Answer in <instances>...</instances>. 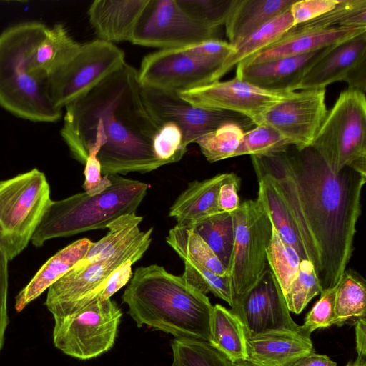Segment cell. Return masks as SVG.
<instances>
[{
  "label": "cell",
  "instance_id": "obj_1",
  "mask_svg": "<svg viewBox=\"0 0 366 366\" xmlns=\"http://www.w3.org/2000/svg\"><path fill=\"white\" fill-rule=\"evenodd\" d=\"M257 199L281 239L314 265L322 290L336 286L350 261L366 174L332 172L312 147L251 155Z\"/></svg>",
  "mask_w": 366,
  "mask_h": 366
},
{
  "label": "cell",
  "instance_id": "obj_2",
  "mask_svg": "<svg viewBox=\"0 0 366 366\" xmlns=\"http://www.w3.org/2000/svg\"><path fill=\"white\" fill-rule=\"evenodd\" d=\"M162 126L142 97L137 69L126 61L89 92L65 107L61 136L71 157L84 164L89 149L103 175L147 173L167 164L152 143Z\"/></svg>",
  "mask_w": 366,
  "mask_h": 366
},
{
  "label": "cell",
  "instance_id": "obj_3",
  "mask_svg": "<svg viewBox=\"0 0 366 366\" xmlns=\"http://www.w3.org/2000/svg\"><path fill=\"white\" fill-rule=\"evenodd\" d=\"M122 300L138 327L145 325L176 338L210 341L213 305L208 297L162 266L137 268Z\"/></svg>",
  "mask_w": 366,
  "mask_h": 366
},
{
  "label": "cell",
  "instance_id": "obj_4",
  "mask_svg": "<svg viewBox=\"0 0 366 366\" xmlns=\"http://www.w3.org/2000/svg\"><path fill=\"white\" fill-rule=\"evenodd\" d=\"M48 28L39 21L14 25L0 34V106L35 122H56L62 109L50 99L47 78L31 69V54Z\"/></svg>",
  "mask_w": 366,
  "mask_h": 366
},
{
  "label": "cell",
  "instance_id": "obj_5",
  "mask_svg": "<svg viewBox=\"0 0 366 366\" xmlns=\"http://www.w3.org/2000/svg\"><path fill=\"white\" fill-rule=\"evenodd\" d=\"M109 177L112 184L98 194L84 192L51 200L32 236L33 245L39 247L51 239L105 229L122 215L136 214L149 184L119 175Z\"/></svg>",
  "mask_w": 366,
  "mask_h": 366
},
{
  "label": "cell",
  "instance_id": "obj_6",
  "mask_svg": "<svg viewBox=\"0 0 366 366\" xmlns=\"http://www.w3.org/2000/svg\"><path fill=\"white\" fill-rule=\"evenodd\" d=\"M310 147L334 173L350 167L366 174L365 94L342 91L327 111Z\"/></svg>",
  "mask_w": 366,
  "mask_h": 366
},
{
  "label": "cell",
  "instance_id": "obj_7",
  "mask_svg": "<svg viewBox=\"0 0 366 366\" xmlns=\"http://www.w3.org/2000/svg\"><path fill=\"white\" fill-rule=\"evenodd\" d=\"M51 201L46 177L36 168L0 181V252L8 261L27 247Z\"/></svg>",
  "mask_w": 366,
  "mask_h": 366
},
{
  "label": "cell",
  "instance_id": "obj_8",
  "mask_svg": "<svg viewBox=\"0 0 366 366\" xmlns=\"http://www.w3.org/2000/svg\"><path fill=\"white\" fill-rule=\"evenodd\" d=\"M153 227L114 257L89 264L78 263L48 289L45 305L54 319L72 315L95 302L107 278L127 261L139 260L152 242Z\"/></svg>",
  "mask_w": 366,
  "mask_h": 366
},
{
  "label": "cell",
  "instance_id": "obj_9",
  "mask_svg": "<svg viewBox=\"0 0 366 366\" xmlns=\"http://www.w3.org/2000/svg\"><path fill=\"white\" fill-rule=\"evenodd\" d=\"M125 62L114 44L96 39L79 44L74 52L47 77L48 93L58 108L85 94Z\"/></svg>",
  "mask_w": 366,
  "mask_h": 366
},
{
  "label": "cell",
  "instance_id": "obj_10",
  "mask_svg": "<svg viewBox=\"0 0 366 366\" xmlns=\"http://www.w3.org/2000/svg\"><path fill=\"white\" fill-rule=\"evenodd\" d=\"M122 315L111 298L93 302L72 315L54 319V344L75 358L97 357L113 347Z\"/></svg>",
  "mask_w": 366,
  "mask_h": 366
},
{
  "label": "cell",
  "instance_id": "obj_11",
  "mask_svg": "<svg viewBox=\"0 0 366 366\" xmlns=\"http://www.w3.org/2000/svg\"><path fill=\"white\" fill-rule=\"evenodd\" d=\"M233 216L234 244L229 274L235 298L247 292L263 274L273 226L257 199L242 202Z\"/></svg>",
  "mask_w": 366,
  "mask_h": 366
},
{
  "label": "cell",
  "instance_id": "obj_12",
  "mask_svg": "<svg viewBox=\"0 0 366 366\" xmlns=\"http://www.w3.org/2000/svg\"><path fill=\"white\" fill-rule=\"evenodd\" d=\"M217 30L192 19L177 0H149L130 42L161 49H181L216 39Z\"/></svg>",
  "mask_w": 366,
  "mask_h": 366
},
{
  "label": "cell",
  "instance_id": "obj_13",
  "mask_svg": "<svg viewBox=\"0 0 366 366\" xmlns=\"http://www.w3.org/2000/svg\"><path fill=\"white\" fill-rule=\"evenodd\" d=\"M142 94L159 125L173 122L180 128L185 147L226 124H237L244 132L255 125L249 118L236 112L194 107L177 92L142 86Z\"/></svg>",
  "mask_w": 366,
  "mask_h": 366
},
{
  "label": "cell",
  "instance_id": "obj_14",
  "mask_svg": "<svg viewBox=\"0 0 366 366\" xmlns=\"http://www.w3.org/2000/svg\"><path fill=\"white\" fill-rule=\"evenodd\" d=\"M222 64L195 57L184 48L160 49L144 57L138 79L142 86L180 93L217 81Z\"/></svg>",
  "mask_w": 366,
  "mask_h": 366
},
{
  "label": "cell",
  "instance_id": "obj_15",
  "mask_svg": "<svg viewBox=\"0 0 366 366\" xmlns=\"http://www.w3.org/2000/svg\"><path fill=\"white\" fill-rule=\"evenodd\" d=\"M292 92L262 89L235 76L182 92L179 95L196 107L242 114L256 126L265 113Z\"/></svg>",
  "mask_w": 366,
  "mask_h": 366
},
{
  "label": "cell",
  "instance_id": "obj_16",
  "mask_svg": "<svg viewBox=\"0 0 366 366\" xmlns=\"http://www.w3.org/2000/svg\"><path fill=\"white\" fill-rule=\"evenodd\" d=\"M230 310L242 320L247 339L267 331L301 327L292 320L284 294L267 264L257 283L234 298Z\"/></svg>",
  "mask_w": 366,
  "mask_h": 366
},
{
  "label": "cell",
  "instance_id": "obj_17",
  "mask_svg": "<svg viewBox=\"0 0 366 366\" xmlns=\"http://www.w3.org/2000/svg\"><path fill=\"white\" fill-rule=\"evenodd\" d=\"M327 113L325 88L301 90L272 107L259 124L272 127L302 149L311 146Z\"/></svg>",
  "mask_w": 366,
  "mask_h": 366
},
{
  "label": "cell",
  "instance_id": "obj_18",
  "mask_svg": "<svg viewBox=\"0 0 366 366\" xmlns=\"http://www.w3.org/2000/svg\"><path fill=\"white\" fill-rule=\"evenodd\" d=\"M342 81L349 89L365 94L366 32L334 45L307 71L296 90L326 88Z\"/></svg>",
  "mask_w": 366,
  "mask_h": 366
},
{
  "label": "cell",
  "instance_id": "obj_19",
  "mask_svg": "<svg viewBox=\"0 0 366 366\" xmlns=\"http://www.w3.org/2000/svg\"><path fill=\"white\" fill-rule=\"evenodd\" d=\"M333 46L262 63L237 64L236 77L264 89L295 92L307 71Z\"/></svg>",
  "mask_w": 366,
  "mask_h": 366
},
{
  "label": "cell",
  "instance_id": "obj_20",
  "mask_svg": "<svg viewBox=\"0 0 366 366\" xmlns=\"http://www.w3.org/2000/svg\"><path fill=\"white\" fill-rule=\"evenodd\" d=\"M247 359L253 366H292L315 352L310 335L300 327L267 331L247 339Z\"/></svg>",
  "mask_w": 366,
  "mask_h": 366
},
{
  "label": "cell",
  "instance_id": "obj_21",
  "mask_svg": "<svg viewBox=\"0 0 366 366\" xmlns=\"http://www.w3.org/2000/svg\"><path fill=\"white\" fill-rule=\"evenodd\" d=\"M149 0H96L88 9L97 39L114 44L130 41Z\"/></svg>",
  "mask_w": 366,
  "mask_h": 366
},
{
  "label": "cell",
  "instance_id": "obj_22",
  "mask_svg": "<svg viewBox=\"0 0 366 366\" xmlns=\"http://www.w3.org/2000/svg\"><path fill=\"white\" fill-rule=\"evenodd\" d=\"M366 32V27L334 26L280 38L238 64H252L315 51Z\"/></svg>",
  "mask_w": 366,
  "mask_h": 366
},
{
  "label": "cell",
  "instance_id": "obj_23",
  "mask_svg": "<svg viewBox=\"0 0 366 366\" xmlns=\"http://www.w3.org/2000/svg\"><path fill=\"white\" fill-rule=\"evenodd\" d=\"M232 174H218L202 181L189 182L171 206L169 216L174 218L178 225L192 227L221 212L218 207L219 191Z\"/></svg>",
  "mask_w": 366,
  "mask_h": 366
},
{
  "label": "cell",
  "instance_id": "obj_24",
  "mask_svg": "<svg viewBox=\"0 0 366 366\" xmlns=\"http://www.w3.org/2000/svg\"><path fill=\"white\" fill-rule=\"evenodd\" d=\"M92 242L83 238L59 250L39 269L15 298L16 312L22 311L86 256Z\"/></svg>",
  "mask_w": 366,
  "mask_h": 366
},
{
  "label": "cell",
  "instance_id": "obj_25",
  "mask_svg": "<svg viewBox=\"0 0 366 366\" xmlns=\"http://www.w3.org/2000/svg\"><path fill=\"white\" fill-rule=\"evenodd\" d=\"M296 0H235L225 22L229 44L234 47L252 32L290 9Z\"/></svg>",
  "mask_w": 366,
  "mask_h": 366
},
{
  "label": "cell",
  "instance_id": "obj_26",
  "mask_svg": "<svg viewBox=\"0 0 366 366\" xmlns=\"http://www.w3.org/2000/svg\"><path fill=\"white\" fill-rule=\"evenodd\" d=\"M209 343L232 363L247 359V337L242 320L219 304L213 306Z\"/></svg>",
  "mask_w": 366,
  "mask_h": 366
},
{
  "label": "cell",
  "instance_id": "obj_27",
  "mask_svg": "<svg viewBox=\"0 0 366 366\" xmlns=\"http://www.w3.org/2000/svg\"><path fill=\"white\" fill-rule=\"evenodd\" d=\"M79 44L63 24H56L49 27L45 36L36 44L31 54V71L47 78L70 57Z\"/></svg>",
  "mask_w": 366,
  "mask_h": 366
},
{
  "label": "cell",
  "instance_id": "obj_28",
  "mask_svg": "<svg viewBox=\"0 0 366 366\" xmlns=\"http://www.w3.org/2000/svg\"><path fill=\"white\" fill-rule=\"evenodd\" d=\"M292 26L293 21L288 9L252 32L234 47V51L224 61L217 73V80L219 81L242 61L278 41Z\"/></svg>",
  "mask_w": 366,
  "mask_h": 366
},
{
  "label": "cell",
  "instance_id": "obj_29",
  "mask_svg": "<svg viewBox=\"0 0 366 366\" xmlns=\"http://www.w3.org/2000/svg\"><path fill=\"white\" fill-rule=\"evenodd\" d=\"M143 217L125 214L109 223L107 234L96 242H92L86 256L79 263L89 264L105 260L118 254L142 233L139 228Z\"/></svg>",
  "mask_w": 366,
  "mask_h": 366
},
{
  "label": "cell",
  "instance_id": "obj_30",
  "mask_svg": "<svg viewBox=\"0 0 366 366\" xmlns=\"http://www.w3.org/2000/svg\"><path fill=\"white\" fill-rule=\"evenodd\" d=\"M166 242L183 261L197 264L220 276L229 274L212 249L192 227L176 224L169 231Z\"/></svg>",
  "mask_w": 366,
  "mask_h": 366
},
{
  "label": "cell",
  "instance_id": "obj_31",
  "mask_svg": "<svg viewBox=\"0 0 366 366\" xmlns=\"http://www.w3.org/2000/svg\"><path fill=\"white\" fill-rule=\"evenodd\" d=\"M192 227L229 273L234 244L233 212H219Z\"/></svg>",
  "mask_w": 366,
  "mask_h": 366
},
{
  "label": "cell",
  "instance_id": "obj_32",
  "mask_svg": "<svg viewBox=\"0 0 366 366\" xmlns=\"http://www.w3.org/2000/svg\"><path fill=\"white\" fill-rule=\"evenodd\" d=\"M365 315V282L355 271L345 270L337 285L334 325L341 326L352 318L363 317Z\"/></svg>",
  "mask_w": 366,
  "mask_h": 366
},
{
  "label": "cell",
  "instance_id": "obj_33",
  "mask_svg": "<svg viewBox=\"0 0 366 366\" xmlns=\"http://www.w3.org/2000/svg\"><path fill=\"white\" fill-rule=\"evenodd\" d=\"M171 346V366H233V363L209 342L176 338Z\"/></svg>",
  "mask_w": 366,
  "mask_h": 366
},
{
  "label": "cell",
  "instance_id": "obj_34",
  "mask_svg": "<svg viewBox=\"0 0 366 366\" xmlns=\"http://www.w3.org/2000/svg\"><path fill=\"white\" fill-rule=\"evenodd\" d=\"M301 260L297 251L286 244L272 227V237L267 249V262L283 294L295 280Z\"/></svg>",
  "mask_w": 366,
  "mask_h": 366
},
{
  "label": "cell",
  "instance_id": "obj_35",
  "mask_svg": "<svg viewBox=\"0 0 366 366\" xmlns=\"http://www.w3.org/2000/svg\"><path fill=\"white\" fill-rule=\"evenodd\" d=\"M292 143L272 127L260 124L244 132L234 157L266 156L286 151Z\"/></svg>",
  "mask_w": 366,
  "mask_h": 366
},
{
  "label": "cell",
  "instance_id": "obj_36",
  "mask_svg": "<svg viewBox=\"0 0 366 366\" xmlns=\"http://www.w3.org/2000/svg\"><path fill=\"white\" fill-rule=\"evenodd\" d=\"M244 133L239 125L226 124L199 137L195 143L206 159L213 163L233 157Z\"/></svg>",
  "mask_w": 366,
  "mask_h": 366
},
{
  "label": "cell",
  "instance_id": "obj_37",
  "mask_svg": "<svg viewBox=\"0 0 366 366\" xmlns=\"http://www.w3.org/2000/svg\"><path fill=\"white\" fill-rule=\"evenodd\" d=\"M184 263L182 277L187 284L204 295L212 292L232 306L235 294L230 274L220 276L197 264L188 261Z\"/></svg>",
  "mask_w": 366,
  "mask_h": 366
},
{
  "label": "cell",
  "instance_id": "obj_38",
  "mask_svg": "<svg viewBox=\"0 0 366 366\" xmlns=\"http://www.w3.org/2000/svg\"><path fill=\"white\" fill-rule=\"evenodd\" d=\"M322 287L312 262L302 259L297 274L284 294L290 312L300 314Z\"/></svg>",
  "mask_w": 366,
  "mask_h": 366
},
{
  "label": "cell",
  "instance_id": "obj_39",
  "mask_svg": "<svg viewBox=\"0 0 366 366\" xmlns=\"http://www.w3.org/2000/svg\"><path fill=\"white\" fill-rule=\"evenodd\" d=\"M235 0H177L180 8L194 20L219 29L227 19Z\"/></svg>",
  "mask_w": 366,
  "mask_h": 366
},
{
  "label": "cell",
  "instance_id": "obj_40",
  "mask_svg": "<svg viewBox=\"0 0 366 366\" xmlns=\"http://www.w3.org/2000/svg\"><path fill=\"white\" fill-rule=\"evenodd\" d=\"M152 147L156 157L167 164L179 161L187 152L182 130L173 122L162 125L153 139Z\"/></svg>",
  "mask_w": 366,
  "mask_h": 366
},
{
  "label": "cell",
  "instance_id": "obj_41",
  "mask_svg": "<svg viewBox=\"0 0 366 366\" xmlns=\"http://www.w3.org/2000/svg\"><path fill=\"white\" fill-rule=\"evenodd\" d=\"M337 285L321 292L320 298L307 314L305 322L301 325L305 333L311 335L315 330L327 328L334 325Z\"/></svg>",
  "mask_w": 366,
  "mask_h": 366
},
{
  "label": "cell",
  "instance_id": "obj_42",
  "mask_svg": "<svg viewBox=\"0 0 366 366\" xmlns=\"http://www.w3.org/2000/svg\"><path fill=\"white\" fill-rule=\"evenodd\" d=\"M98 152L97 146L92 147L84 164L85 179L82 187L89 195L98 194L112 184L109 176L102 175L101 164L97 157Z\"/></svg>",
  "mask_w": 366,
  "mask_h": 366
},
{
  "label": "cell",
  "instance_id": "obj_43",
  "mask_svg": "<svg viewBox=\"0 0 366 366\" xmlns=\"http://www.w3.org/2000/svg\"><path fill=\"white\" fill-rule=\"evenodd\" d=\"M340 0H296L290 7L293 26L305 23L333 9Z\"/></svg>",
  "mask_w": 366,
  "mask_h": 366
},
{
  "label": "cell",
  "instance_id": "obj_44",
  "mask_svg": "<svg viewBox=\"0 0 366 366\" xmlns=\"http://www.w3.org/2000/svg\"><path fill=\"white\" fill-rule=\"evenodd\" d=\"M195 57L223 63L234 51L229 42L216 39L201 41L184 48Z\"/></svg>",
  "mask_w": 366,
  "mask_h": 366
},
{
  "label": "cell",
  "instance_id": "obj_45",
  "mask_svg": "<svg viewBox=\"0 0 366 366\" xmlns=\"http://www.w3.org/2000/svg\"><path fill=\"white\" fill-rule=\"evenodd\" d=\"M133 264L134 263L132 261H127L117 268L106 280L102 289L97 296L96 301H103L111 298L115 292L127 285L132 275V266Z\"/></svg>",
  "mask_w": 366,
  "mask_h": 366
},
{
  "label": "cell",
  "instance_id": "obj_46",
  "mask_svg": "<svg viewBox=\"0 0 366 366\" xmlns=\"http://www.w3.org/2000/svg\"><path fill=\"white\" fill-rule=\"evenodd\" d=\"M239 187L240 179L234 173L231 178L222 184L218 194V207L220 211L234 212L239 207Z\"/></svg>",
  "mask_w": 366,
  "mask_h": 366
},
{
  "label": "cell",
  "instance_id": "obj_47",
  "mask_svg": "<svg viewBox=\"0 0 366 366\" xmlns=\"http://www.w3.org/2000/svg\"><path fill=\"white\" fill-rule=\"evenodd\" d=\"M8 262L6 257L0 252V352L9 324L7 312Z\"/></svg>",
  "mask_w": 366,
  "mask_h": 366
},
{
  "label": "cell",
  "instance_id": "obj_48",
  "mask_svg": "<svg viewBox=\"0 0 366 366\" xmlns=\"http://www.w3.org/2000/svg\"><path fill=\"white\" fill-rule=\"evenodd\" d=\"M337 363L326 355L315 352L297 360L292 366H336Z\"/></svg>",
  "mask_w": 366,
  "mask_h": 366
},
{
  "label": "cell",
  "instance_id": "obj_49",
  "mask_svg": "<svg viewBox=\"0 0 366 366\" xmlns=\"http://www.w3.org/2000/svg\"><path fill=\"white\" fill-rule=\"evenodd\" d=\"M355 342L357 357L366 358V317L355 321Z\"/></svg>",
  "mask_w": 366,
  "mask_h": 366
},
{
  "label": "cell",
  "instance_id": "obj_50",
  "mask_svg": "<svg viewBox=\"0 0 366 366\" xmlns=\"http://www.w3.org/2000/svg\"><path fill=\"white\" fill-rule=\"evenodd\" d=\"M345 366H366V358L357 357L355 360L348 362Z\"/></svg>",
  "mask_w": 366,
  "mask_h": 366
},
{
  "label": "cell",
  "instance_id": "obj_51",
  "mask_svg": "<svg viewBox=\"0 0 366 366\" xmlns=\"http://www.w3.org/2000/svg\"><path fill=\"white\" fill-rule=\"evenodd\" d=\"M233 366H253V365H252L249 363H248L247 362L244 361V362H239L233 363Z\"/></svg>",
  "mask_w": 366,
  "mask_h": 366
}]
</instances>
